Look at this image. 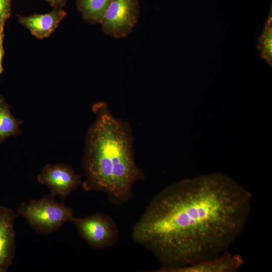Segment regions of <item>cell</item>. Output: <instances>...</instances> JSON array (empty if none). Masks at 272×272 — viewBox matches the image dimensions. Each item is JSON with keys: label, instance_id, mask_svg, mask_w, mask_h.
I'll return each instance as SVG.
<instances>
[{"label": "cell", "instance_id": "1", "mask_svg": "<svg viewBox=\"0 0 272 272\" xmlns=\"http://www.w3.org/2000/svg\"><path fill=\"white\" fill-rule=\"evenodd\" d=\"M251 196L221 173L178 181L154 196L134 225L132 238L158 260L161 266L153 271L214 257L242 233Z\"/></svg>", "mask_w": 272, "mask_h": 272}, {"label": "cell", "instance_id": "2", "mask_svg": "<svg viewBox=\"0 0 272 272\" xmlns=\"http://www.w3.org/2000/svg\"><path fill=\"white\" fill-rule=\"evenodd\" d=\"M92 110L95 119L86 134L81 185L84 191L104 192L110 203L122 206L132 198L134 184L146 179L135 161L132 128L113 115L105 101L94 104Z\"/></svg>", "mask_w": 272, "mask_h": 272}, {"label": "cell", "instance_id": "3", "mask_svg": "<svg viewBox=\"0 0 272 272\" xmlns=\"http://www.w3.org/2000/svg\"><path fill=\"white\" fill-rule=\"evenodd\" d=\"M73 208L59 202L51 195L22 202L17 209L18 217L24 218L36 233L47 235L58 230L64 224L71 222Z\"/></svg>", "mask_w": 272, "mask_h": 272}, {"label": "cell", "instance_id": "4", "mask_svg": "<svg viewBox=\"0 0 272 272\" xmlns=\"http://www.w3.org/2000/svg\"><path fill=\"white\" fill-rule=\"evenodd\" d=\"M72 222L81 237L91 248L103 250L114 245L119 231L110 216L96 212L84 217H75Z\"/></svg>", "mask_w": 272, "mask_h": 272}, {"label": "cell", "instance_id": "5", "mask_svg": "<svg viewBox=\"0 0 272 272\" xmlns=\"http://www.w3.org/2000/svg\"><path fill=\"white\" fill-rule=\"evenodd\" d=\"M141 14L139 0H113L101 23L103 32L115 39L133 31Z\"/></svg>", "mask_w": 272, "mask_h": 272}, {"label": "cell", "instance_id": "6", "mask_svg": "<svg viewBox=\"0 0 272 272\" xmlns=\"http://www.w3.org/2000/svg\"><path fill=\"white\" fill-rule=\"evenodd\" d=\"M81 175L65 164H47L37 177L40 183L48 187L50 195L58 196L61 201L81 185Z\"/></svg>", "mask_w": 272, "mask_h": 272}, {"label": "cell", "instance_id": "7", "mask_svg": "<svg viewBox=\"0 0 272 272\" xmlns=\"http://www.w3.org/2000/svg\"><path fill=\"white\" fill-rule=\"evenodd\" d=\"M12 209L0 205V272H7L15 255L14 224L18 217Z\"/></svg>", "mask_w": 272, "mask_h": 272}, {"label": "cell", "instance_id": "8", "mask_svg": "<svg viewBox=\"0 0 272 272\" xmlns=\"http://www.w3.org/2000/svg\"><path fill=\"white\" fill-rule=\"evenodd\" d=\"M243 259L240 255H232L227 250L212 257L168 272H235L242 266Z\"/></svg>", "mask_w": 272, "mask_h": 272}, {"label": "cell", "instance_id": "9", "mask_svg": "<svg viewBox=\"0 0 272 272\" xmlns=\"http://www.w3.org/2000/svg\"><path fill=\"white\" fill-rule=\"evenodd\" d=\"M66 14L62 9L53 8L52 11L45 14L20 16L19 22L32 35L38 39H43L55 31Z\"/></svg>", "mask_w": 272, "mask_h": 272}, {"label": "cell", "instance_id": "10", "mask_svg": "<svg viewBox=\"0 0 272 272\" xmlns=\"http://www.w3.org/2000/svg\"><path fill=\"white\" fill-rule=\"evenodd\" d=\"M11 107L5 98L0 95V144L10 137L21 135L22 120L14 117Z\"/></svg>", "mask_w": 272, "mask_h": 272}, {"label": "cell", "instance_id": "11", "mask_svg": "<svg viewBox=\"0 0 272 272\" xmlns=\"http://www.w3.org/2000/svg\"><path fill=\"white\" fill-rule=\"evenodd\" d=\"M113 0H77V10L87 22L96 25L101 24Z\"/></svg>", "mask_w": 272, "mask_h": 272}, {"label": "cell", "instance_id": "12", "mask_svg": "<svg viewBox=\"0 0 272 272\" xmlns=\"http://www.w3.org/2000/svg\"><path fill=\"white\" fill-rule=\"evenodd\" d=\"M272 17L270 10L262 32L258 38L257 47L261 57L270 66L272 62Z\"/></svg>", "mask_w": 272, "mask_h": 272}, {"label": "cell", "instance_id": "13", "mask_svg": "<svg viewBox=\"0 0 272 272\" xmlns=\"http://www.w3.org/2000/svg\"><path fill=\"white\" fill-rule=\"evenodd\" d=\"M11 0H0V20L6 22L11 16Z\"/></svg>", "mask_w": 272, "mask_h": 272}, {"label": "cell", "instance_id": "14", "mask_svg": "<svg viewBox=\"0 0 272 272\" xmlns=\"http://www.w3.org/2000/svg\"><path fill=\"white\" fill-rule=\"evenodd\" d=\"M54 9H62L69 0H44Z\"/></svg>", "mask_w": 272, "mask_h": 272}, {"label": "cell", "instance_id": "15", "mask_svg": "<svg viewBox=\"0 0 272 272\" xmlns=\"http://www.w3.org/2000/svg\"><path fill=\"white\" fill-rule=\"evenodd\" d=\"M4 55V49L3 43H0V75L3 74L4 72V67L3 65V60Z\"/></svg>", "mask_w": 272, "mask_h": 272}, {"label": "cell", "instance_id": "16", "mask_svg": "<svg viewBox=\"0 0 272 272\" xmlns=\"http://www.w3.org/2000/svg\"><path fill=\"white\" fill-rule=\"evenodd\" d=\"M5 22L0 20V43H3Z\"/></svg>", "mask_w": 272, "mask_h": 272}]
</instances>
